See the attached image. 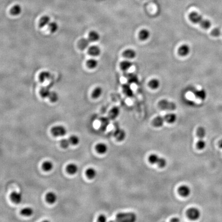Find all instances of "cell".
Listing matches in <instances>:
<instances>
[{
  "label": "cell",
  "instance_id": "6da1fadb",
  "mask_svg": "<svg viewBox=\"0 0 222 222\" xmlns=\"http://www.w3.org/2000/svg\"><path fill=\"white\" fill-rule=\"evenodd\" d=\"M149 162L153 165H157L160 168H164L166 166L167 162L163 157H159L156 154H152L148 158Z\"/></svg>",
  "mask_w": 222,
  "mask_h": 222
},
{
  "label": "cell",
  "instance_id": "7a4b0ae2",
  "mask_svg": "<svg viewBox=\"0 0 222 222\" xmlns=\"http://www.w3.org/2000/svg\"><path fill=\"white\" fill-rule=\"evenodd\" d=\"M159 107L165 110L173 111L176 109V105L175 103L168 100L163 99L159 101Z\"/></svg>",
  "mask_w": 222,
  "mask_h": 222
},
{
  "label": "cell",
  "instance_id": "3957f363",
  "mask_svg": "<svg viewBox=\"0 0 222 222\" xmlns=\"http://www.w3.org/2000/svg\"><path fill=\"white\" fill-rule=\"evenodd\" d=\"M51 133L55 137H61L67 133V129L63 125H56L51 129Z\"/></svg>",
  "mask_w": 222,
  "mask_h": 222
},
{
  "label": "cell",
  "instance_id": "277c9868",
  "mask_svg": "<svg viewBox=\"0 0 222 222\" xmlns=\"http://www.w3.org/2000/svg\"><path fill=\"white\" fill-rule=\"evenodd\" d=\"M187 215L189 219L197 220L201 216V212L195 207H191L187 211Z\"/></svg>",
  "mask_w": 222,
  "mask_h": 222
},
{
  "label": "cell",
  "instance_id": "5b68a950",
  "mask_svg": "<svg viewBox=\"0 0 222 222\" xmlns=\"http://www.w3.org/2000/svg\"><path fill=\"white\" fill-rule=\"evenodd\" d=\"M189 19L192 23L199 24L202 22L204 18L202 16L197 12H192L189 15Z\"/></svg>",
  "mask_w": 222,
  "mask_h": 222
},
{
  "label": "cell",
  "instance_id": "8992f818",
  "mask_svg": "<svg viewBox=\"0 0 222 222\" xmlns=\"http://www.w3.org/2000/svg\"><path fill=\"white\" fill-rule=\"evenodd\" d=\"M178 194L183 197H188L190 195L191 189L189 186L183 185L180 186L178 189Z\"/></svg>",
  "mask_w": 222,
  "mask_h": 222
},
{
  "label": "cell",
  "instance_id": "52a82bcc",
  "mask_svg": "<svg viewBox=\"0 0 222 222\" xmlns=\"http://www.w3.org/2000/svg\"><path fill=\"white\" fill-rule=\"evenodd\" d=\"M178 53L182 57L187 56L190 53V47L187 44H183L179 47Z\"/></svg>",
  "mask_w": 222,
  "mask_h": 222
},
{
  "label": "cell",
  "instance_id": "ba28073f",
  "mask_svg": "<svg viewBox=\"0 0 222 222\" xmlns=\"http://www.w3.org/2000/svg\"><path fill=\"white\" fill-rule=\"evenodd\" d=\"M10 198L12 202L16 204H20L22 201V194L16 191H14L11 194Z\"/></svg>",
  "mask_w": 222,
  "mask_h": 222
},
{
  "label": "cell",
  "instance_id": "9c48e42d",
  "mask_svg": "<svg viewBox=\"0 0 222 222\" xmlns=\"http://www.w3.org/2000/svg\"><path fill=\"white\" fill-rule=\"evenodd\" d=\"M88 53L90 56L97 57L99 56L101 54V49L97 46H91L89 48Z\"/></svg>",
  "mask_w": 222,
  "mask_h": 222
},
{
  "label": "cell",
  "instance_id": "30bf717a",
  "mask_svg": "<svg viewBox=\"0 0 222 222\" xmlns=\"http://www.w3.org/2000/svg\"><path fill=\"white\" fill-rule=\"evenodd\" d=\"M91 42L89 39L86 38H82L78 41V46L79 49L81 50H83L87 49L89 45V43Z\"/></svg>",
  "mask_w": 222,
  "mask_h": 222
},
{
  "label": "cell",
  "instance_id": "8fae6325",
  "mask_svg": "<svg viewBox=\"0 0 222 222\" xmlns=\"http://www.w3.org/2000/svg\"><path fill=\"white\" fill-rule=\"evenodd\" d=\"M99 33L95 30H92L88 35V39L91 42H97L100 39Z\"/></svg>",
  "mask_w": 222,
  "mask_h": 222
},
{
  "label": "cell",
  "instance_id": "7c38bea8",
  "mask_svg": "<svg viewBox=\"0 0 222 222\" xmlns=\"http://www.w3.org/2000/svg\"><path fill=\"white\" fill-rule=\"evenodd\" d=\"M46 201L50 204H54L57 200V197L55 193L53 192H49L46 194Z\"/></svg>",
  "mask_w": 222,
  "mask_h": 222
},
{
  "label": "cell",
  "instance_id": "4fadbf2b",
  "mask_svg": "<svg viewBox=\"0 0 222 222\" xmlns=\"http://www.w3.org/2000/svg\"><path fill=\"white\" fill-rule=\"evenodd\" d=\"M150 32L147 29H143L139 32L138 37L141 41H146L150 38Z\"/></svg>",
  "mask_w": 222,
  "mask_h": 222
},
{
  "label": "cell",
  "instance_id": "5bb4252c",
  "mask_svg": "<svg viewBox=\"0 0 222 222\" xmlns=\"http://www.w3.org/2000/svg\"><path fill=\"white\" fill-rule=\"evenodd\" d=\"M123 55L124 57L127 59H134L136 56V53L132 49H127L123 52Z\"/></svg>",
  "mask_w": 222,
  "mask_h": 222
},
{
  "label": "cell",
  "instance_id": "9a60e30c",
  "mask_svg": "<svg viewBox=\"0 0 222 222\" xmlns=\"http://www.w3.org/2000/svg\"><path fill=\"white\" fill-rule=\"evenodd\" d=\"M194 94L195 97L199 99L202 100H204L207 97L206 92L203 89L195 90V91L194 92Z\"/></svg>",
  "mask_w": 222,
  "mask_h": 222
},
{
  "label": "cell",
  "instance_id": "2e32d148",
  "mask_svg": "<svg viewBox=\"0 0 222 222\" xmlns=\"http://www.w3.org/2000/svg\"><path fill=\"white\" fill-rule=\"evenodd\" d=\"M67 171L71 175H74L78 171V167L75 163H70L67 166Z\"/></svg>",
  "mask_w": 222,
  "mask_h": 222
},
{
  "label": "cell",
  "instance_id": "e0dca14e",
  "mask_svg": "<svg viewBox=\"0 0 222 222\" xmlns=\"http://www.w3.org/2000/svg\"><path fill=\"white\" fill-rule=\"evenodd\" d=\"M96 150L99 154H103L107 152L108 147L107 145L104 143H99L97 144L96 146Z\"/></svg>",
  "mask_w": 222,
  "mask_h": 222
},
{
  "label": "cell",
  "instance_id": "ac0fdd59",
  "mask_svg": "<svg viewBox=\"0 0 222 222\" xmlns=\"http://www.w3.org/2000/svg\"><path fill=\"white\" fill-rule=\"evenodd\" d=\"M50 22V18L48 15H43L40 19L39 26L40 28H43L46 26H48Z\"/></svg>",
  "mask_w": 222,
  "mask_h": 222
},
{
  "label": "cell",
  "instance_id": "d6986e66",
  "mask_svg": "<svg viewBox=\"0 0 222 222\" xmlns=\"http://www.w3.org/2000/svg\"><path fill=\"white\" fill-rule=\"evenodd\" d=\"M165 120L164 117L157 116L154 118L153 121V124L154 127L159 128L161 127L165 123Z\"/></svg>",
  "mask_w": 222,
  "mask_h": 222
},
{
  "label": "cell",
  "instance_id": "ffe728a7",
  "mask_svg": "<svg viewBox=\"0 0 222 222\" xmlns=\"http://www.w3.org/2000/svg\"><path fill=\"white\" fill-rule=\"evenodd\" d=\"M165 121L169 124H173L176 121L177 116L174 113L167 114L164 116Z\"/></svg>",
  "mask_w": 222,
  "mask_h": 222
},
{
  "label": "cell",
  "instance_id": "44dd1931",
  "mask_svg": "<svg viewBox=\"0 0 222 222\" xmlns=\"http://www.w3.org/2000/svg\"><path fill=\"white\" fill-rule=\"evenodd\" d=\"M120 114V110L117 107H114L109 113V117L111 120H114Z\"/></svg>",
  "mask_w": 222,
  "mask_h": 222
},
{
  "label": "cell",
  "instance_id": "7402d4cb",
  "mask_svg": "<svg viewBox=\"0 0 222 222\" xmlns=\"http://www.w3.org/2000/svg\"><path fill=\"white\" fill-rule=\"evenodd\" d=\"M126 136V134L124 130L119 129L115 132V137L118 141H124Z\"/></svg>",
  "mask_w": 222,
  "mask_h": 222
},
{
  "label": "cell",
  "instance_id": "603a6c76",
  "mask_svg": "<svg viewBox=\"0 0 222 222\" xmlns=\"http://www.w3.org/2000/svg\"><path fill=\"white\" fill-rule=\"evenodd\" d=\"M123 91L124 94L128 97H132L133 95V92L131 86L128 84L123 85Z\"/></svg>",
  "mask_w": 222,
  "mask_h": 222
},
{
  "label": "cell",
  "instance_id": "cb8c5ba5",
  "mask_svg": "<svg viewBox=\"0 0 222 222\" xmlns=\"http://www.w3.org/2000/svg\"><path fill=\"white\" fill-rule=\"evenodd\" d=\"M86 176L89 179H93L95 178L97 175V171L94 168H89L85 171Z\"/></svg>",
  "mask_w": 222,
  "mask_h": 222
},
{
  "label": "cell",
  "instance_id": "d4e9b609",
  "mask_svg": "<svg viewBox=\"0 0 222 222\" xmlns=\"http://www.w3.org/2000/svg\"><path fill=\"white\" fill-rule=\"evenodd\" d=\"M51 74L48 71H43L40 74L39 80L41 82H44L50 78Z\"/></svg>",
  "mask_w": 222,
  "mask_h": 222
},
{
  "label": "cell",
  "instance_id": "484cf974",
  "mask_svg": "<svg viewBox=\"0 0 222 222\" xmlns=\"http://www.w3.org/2000/svg\"><path fill=\"white\" fill-rule=\"evenodd\" d=\"M132 67V63L130 61H123L120 63V67L124 71H126Z\"/></svg>",
  "mask_w": 222,
  "mask_h": 222
},
{
  "label": "cell",
  "instance_id": "4316f807",
  "mask_svg": "<svg viewBox=\"0 0 222 222\" xmlns=\"http://www.w3.org/2000/svg\"><path fill=\"white\" fill-rule=\"evenodd\" d=\"M160 81L157 79H153L149 82V86L152 89H157L160 86Z\"/></svg>",
  "mask_w": 222,
  "mask_h": 222
},
{
  "label": "cell",
  "instance_id": "83f0119b",
  "mask_svg": "<svg viewBox=\"0 0 222 222\" xmlns=\"http://www.w3.org/2000/svg\"><path fill=\"white\" fill-rule=\"evenodd\" d=\"M22 12L21 6L17 4L14 5L11 10V13L13 15H18Z\"/></svg>",
  "mask_w": 222,
  "mask_h": 222
},
{
  "label": "cell",
  "instance_id": "f1b7e54d",
  "mask_svg": "<svg viewBox=\"0 0 222 222\" xmlns=\"http://www.w3.org/2000/svg\"><path fill=\"white\" fill-rule=\"evenodd\" d=\"M127 78L129 83H137L138 82V79L136 74L130 73L127 75Z\"/></svg>",
  "mask_w": 222,
  "mask_h": 222
},
{
  "label": "cell",
  "instance_id": "f546056e",
  "mask_svg": "<svg viewBox=\"0 0 222 222\" xmlns=\"http://www.w3.org/2000/svg\"><path fill=\"white\" fill-rule=\"evenodd\" d=\"M33 210L31 207H25L24 208L22 209L20 213L21 215L25 216H30L33 215Z\"/></svg>",
  "mask_w": 222,
  "mask_h": 222
},
{
  "label": "cell",
  "instance_id": "4dcf8cb0",
  "mask_svg": "<svg viewBox=\"0 0 222 222\" xmlns=\"http://www.w3.org/2000/svg\"><path fill=\"white\" fill-rule=\"evenodd\" d=\"M53 167H54V165L53 163L49 160L46 161L42 163V169L46 172L51 171V170L53 169Z\"/></svg>",
  "mask_w": 222,
  "mask_h": 222
},
{
  "label": "cell",
  "instance_id": "1f68e13d",
  "mask_svg": "<svg viewBox=\"0 0 222 222\" xmlns=\"http://www.w3.org/2000/svg\"><path fill=\"white\" fill-rule=\"evenodd\" d=\"M98 64L97 60L95 59H90L86 62V65L90 69H94L96 68Z\"/></svg>",
  "mask_w": 222,
  "mask_h": 222
},
{
  "label": "cell",
  "instance_id": "d6a6232c",
  "mask_svg": "<svg viewBox=\"0 0 222 222\" xmlns=\"http://www.w3.org/2000/svg\"><path fill=\"white\" fill-rule=\"evenodd\" d=\"M103 91L102 88L101 87H97L93 91L92 96V97L94 99H97L99 98L101 96V95L102 94Z\"/></svg>",
  "mask_w": 222,
  "mask_h": 222
},
{
  "label": "cell",
  "instance_id": "836d02e7",
  "mask_svg": "<svg viewBox=\"0 0 222 222\" xmlns=\"http://www.w3.org/2000/svg\"><path fill=\"white\" fill-rule=\"evenodd\" d=\"M197 134L199 139H203V138L205 137L206 134L205 128L202 127H199V128H198L197 131Z\"/></svg>",
  "mask_w": 222,
  "mask_h": 222
},
{
  "label": "cell",
  "instance_id": "e575fe53",
  "mask_svg": "<svg viewBox=\"0 0 222 222\" xmlns=\"http://www.w3.org/2000/svg\"><path fill=\"white\" fill-rule=\"evenodd\" d=\"M50 92L51 91H50V89L48 87L46 86V87H43L41 89V90L40 91V94L43 98H47V97H49Z\"/></svg>",
  "mask_w": 222,
  "mask_h": 222
},
{
  "label": "cell",
  "instance_id": "d590c367",
  "mask_svg": "<svg viewBox=\"0 0 222 222\" xmlns=\"http://www.w3.org/2000/svg\"><path fill=\"white\" fill-rule=\"evenodd\" d=\"M48 26H49V29L52 33H54L55 32H57L59 28L58 25L56 22H50V24L48 25Z\"/></svg>",
  "mask_w": 222,
  "mask_h": 222
},
{
  "label": "cell",
  "instance_id": "8d00e7d4",
  "mask_svg": "<svg viewBox=\"0 0 222 222\" xmlns=\"http://www.w3.org/2000/svg\"><path fill=\"white\" fill-rule=\"evenodd\" d=\"M69 141H70V144L72 145L73 146H76L78 145L79 143L80 142V139L76 135H72L71 136H70L69 138Z\"/></svg>",
  "mask_w": 222,
  "mask_h": 222
},
{
  "label": "cell",
  "instance_id": "74e56055",
  "mask_svg": "<svg viewBox=\"0 0 222 222\" xmlns=\"http://www.w3.org/2000/svg\"><path fill=\"white\" fill-rule=\"evenodd\" d=\"M49 99L52 102H56L59 99V96L56 92H50L49 97Z\"/></svg>",
  "mask_w": 222,
  "mask_h": 222
},
{
  "label": "cell",
  "instance_id": "f35d334b",
  "mask_svg": "<svg viewBox=\"0 0 222 222\" xmlns=\"http://www.w3.org/2000/svg\"><path fill=\"white\" fill-rule=\"evenodd\" d=\"M200 25L201 27H202L204 29H208L211 27V23L209 20L208 19H204L202 22L200 23Z\"/></svg>",
  "mask_w": 222,
  "mask_h": 222
},
{
  "label": "cell",
  "instance_id": "ab89813d",
  "mask_svg": "<svg viewBox=\"0 0 222 222\" xmlns=\"http://www.w3.org/2000/svg\"><path fill=\"white\" fill-rule=\"evenodd\" d=\"M206 146V142L203 139H199L197 143V147L198 149L203 150Z\"/></svg>",
  "mask_w": 222,
  "mask_h": 222
},
{
  "label": "cell",
  "instance_id": "60d3db41",
  "mask_svg": "<svg viewBox=\"0 0 222 222\" xmlns=\"http://www.w3.org/2000/svg\"><path fill=\"white\" fill-rule=\"evenodd\" d=\"M60 144L61 147L63 149H67L69 147L70 145H71L69 139H65V138L61 140Z\"/></svg>",
  "mask_w": 222,
  "mask_h": 222
},
{
  "label": "cell",
  "instance_id": "b9f144b4",
  "mask_svg": "<svg viewBox=\"0 0 222 222\" xmlns=\"http://www.w3.org/2000/svg\"><path fill=\"white\" fill-rule=\"evenodd\" d=\"M221 34V30L219 28H215L213 29V30H212L211 35L213 36L217 37L220 36Z\"/></svg>",
  "mask_w": 222,
  "mask_h": 222
},
{
  "label": "cell",
  "instance_id": "7bdbcfd3",
  "mask_svg": "<svg viewBox=\"0 0 222 222\" xmlns=\"http://www.w3.org/2000/svg\"><path fill=\"white\" fill-rule=\"evenodd\" d=\"M97 221L99 222H105L107 221V216L104 215H100L98 218Z\"/></svg>",
  "mask_w": 222,
  "mask_h": 222
},
{
  "label": "cell",
  "instance_id": "ee69618b",
  "mask_svg": "<svg viewBox=\"0 0 222 222\" xmlns=\"http://www.w3.org/2000/svg\"><path fill=\"white\" fill-rule=\"evenodd\" d=\"M171 222H180V220L178 218H173L171 220Z\"/></svg>",
  "mask_w": 222,
  "mask_h": 222
},
{
  "label": "cell",
  "instance_id": "f6af8a7d",
  "mask_svg": "<svg viewBox=\"0 0 222 222\" xmlns=\"http://www.w3.org/2000/svg\"><path fill=\"white\" fill-rule=\"evenodd\" d=\"M219 146L221 148H222V139H221V141H219Z\"/></svg>",
  "mask_w": 222,
  "mask_h": 222
}]
</instances>
